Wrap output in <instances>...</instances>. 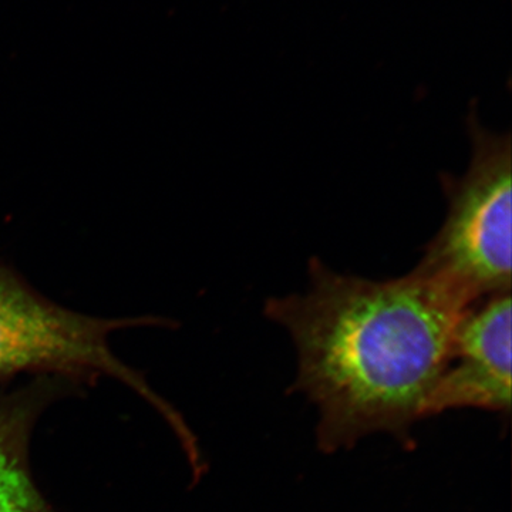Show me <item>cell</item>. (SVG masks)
Masks as SVG:
<instances>
[{
    "instance_id": "6da1fadb",
    "label": "cell",
    "mask_w": 512,
    "mask_h": 512,
    "mask_svg": "<svg viewBox=\"0 0 512 512\" xmlns=\"http://www.w3.org/2000/svg\"><path fill=\"white\" fill-rule=\"evenodd\" d=\"M309 284L305 293L266 301L265 315L291 336L298 362L292 390L318 409L320 450L336 453L377 433L412 447L413 426L474 303L417 268L370 281L313 258Z\"/></svg>"
},
{
    "instance_id": "7a4b0ae2",
    "label": "cell",
    "mask_w": 512,
    "mask_h": 512,
    "mask_svg": "<svg viewBox=\"0 0 512 512\" xmlns=\"http://www.w3.org/2000/svg\"><path fill=\"white\" fill-rule=\"evenodd\" d=\"M164 322L153 316L97 318L72 311L0 262V382L23 375L66 383L109 377L133 390L174 429L181 414L110 346L113 333Z\"/></svg>"
},
{
    "instance_id": "3957f363",
    "label": "cell",
    "mask_w": 512,
    "mask_h": 512,
    "mask_svg": "<svg viewBox=\"0 0 512 512\" xmlns=\"http://www.w3.org/2000/svg\"><path fill=\"white\" fill-rule=\"evenodd\" d=\"M473 153L466 173L443 175L446 220L416 266L476 303L511 292L510 134L487 130L477 114L468 119Z\"/></svg>"
},
{
    "instance_id": "277c9868",
    "label": "cell",
    "mask_w": 512,
    "mask_h": 512,
    "mask_svg": "<svg viewBox=\"0 0 512 512\" xmlns=\"http://www.w3.org/2000/svg\"><path fill=\"white\" fill-rule=\"evenodd\" d=\"M458 409L511 412V292L487 296L464 313L423 419Z\"/></svg>"
},
{
    "instance_id": "5b68a950",
    "label": "cell",
    "mask_w": 512,
    "mask_h": 512,
    "mask_svg": "<svg viewBox=\"0 0 512 512\" xmlns=\"http://www.w3.org/2000/svg\"><path fill=\"white\" fill-rule=\"evenodd\" d=\"M63 380L40 377L0 393V512H57L30 467V439L40 414Z\"/></svg>"
}]
</instances>
